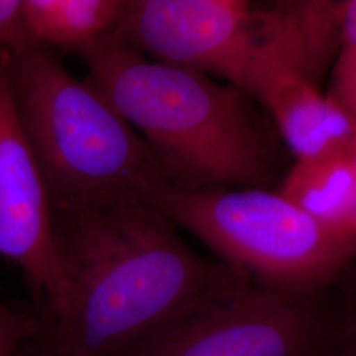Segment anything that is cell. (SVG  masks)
Listing matches in <instances>:
<instances>
[{"mask_svg": "<svg viewBox=\"0 0 356 356\" xmlns=\"http://www.w3.org/2000/svg\"><path fill=\"white\" fill-rule=\"evenodd\" d=\"M51 210L66 305L31 338L45 356H116L252 284L229 264L191 251L177 226L136 193Z\"/></svg>", "mask_w": 356, "mask_h": 356, "instance_id": "1", "label": "cell"}, {"mask_svg": "<svg viewBox=\"0 0 356 356\" xmlns=\"http://www.w3.org/2000/svg\"><path fill=\"white\" fill-rule=\"evenodd\" d=\"M74 51L86 79L140 135L169 184L201 191L269 181V144L248 94L156 63L111 35Z\"/></svg>", "mask_w": 356, "mask_h": 356, "instance_id": "2", "label": "cell"}, {"mask_svg": "<svg viewBox=\"0 0 356 356\" xmlns=\"http://www.w3.org/2000/svg\"><path fill=\"white\" fill-rule=\"evenodd\" d=\"M13 107L51 200L57 204L139 191L164 178L140 135L54 49L6 51Z\"/></svg>", "mask_w": 356, "mask_h": 356, "instance_id": "3", "label": "cell"}, {"mask_svg": "<svg viewBox=\"0 0 356 356\" xmlns=\"http://www.w3.org/2000/svg\"><path fill=\"white\" fill-rule=\"evenodd\" d=\"M139 195L256 285L318 293L355 257V236L322 226L264 188L184 191L160 178Z\"/></svg>", "mask_w": 356, "mask_h": 356, "instance_id": "4", "label": "cell"}, {"mask_svg": "<svg viewBox=\"0 0 356 356\" xmlns=\"http://www.w3.org/2000/svg\"><path fill=\"white\" fill-rule=\"evenodd\" d=\"M291 24L285 1L124 0L110 35L156 63L222 76L247 94L257 56Z\"/></svg>", "mask_w": 356, "mask_h": 356, "instance_id": "5", "label": "cell"}, {"mask_svg": "<svg viewBox=\"0 0 356 356\" xmlns=\"http://www.w3.org/2000/svg\"><path fill=\"white\" fill-rule=\"evenodd\" d=\"M116 356H332L330 306L318 293L251 284Z\"/></svg>", "mask_w": 356, "mask_h": 356, "instance_id": "6", "label": "cell"}, {"mask_svg": "<svg viewBox=\"0 0 356 356\" xmlns=\"http://www.w3.org/2000/svg\"><path fill=\"white\" fill-rule=\"evenodd\" d=\"M0 256L22 269L41 318L54 322L64 314L51 200L13 107L6 49H0Z\"/></svg>", "mask_w": 356, "mask_h": 356, "instance_id": "7", "label": "cell"}, {"mask_svg": "<svg viewBox=\"0 0 356 356\" xmlns=\"http://www.w3.org/2000/svg\"><path fill=\"white\" fill-rule=\"evenodd\" d=\"M247 94L273 116L297 160L356 151V124L323 95L296 53L273 47L259 54Z\"/></svg>", "mask_w": 356, "mask_h": 356, "instance_id": "8", "label": "cell"}, {"mask_svg": "<svg viewBox=\"0 0 356 356\" xmlns=\"http://www.w3.org/2000/svg\"><path fill=\"white\" fill-rule=\"evenodd\" d=\"M279 193L322 226L356 238V151L297 160Z\"/></svg>", "mask_w": 356, "mask_h": 356, "instance_id": "9", "label": "cell"}, {"mask_svg": "<svg viewBox=\"0 0 356 356\" xmlns=\"http://www.w3.org/2000/svg\"><path fill=\"white\" fill-rule=\"evenodd\" d=\"M124 0H22L26 32L33 45L76 49L110 35Z\"/></svg>", "mask_w": 356, "mask_h": 356, "instance_id": "10", "label": "cell"}, {"mask_svg": "<svg viewBox=\"0 0 356 356\" xmlns=\"http://www.w3.org/2000/svg\"><path fill=\"white\" fill-rule=\"evenodd\" d=\"M329 95L356 124V0L343 1L332 91Z\"/></svg>", "mask_w": 356, "mask_h": 356, "instance_id": "11", "label": "cell"}, {"mask_svg": "<svg viewBox=\"0 0 356 356\" xmlns=\"http://www.w3.org/2000/svg\"><path fill=\"white\" fill-rule=\"evenodd\" d=\"M346 292V291H344ZM332 326V356H356V285L335 304H329Z\"/></svg>", "mask_w": 356, "mask_h": 356, "instance_id": "12", "label": "cell"}, {"mask_svg": "<svg viewBox=\"0 0 356 356\" xmlns=\"http://www.w3.org/2000/svg\"><path fill=\"white\" fill-rule=\"evenodd\" d=\"M44 326L38 314L17 312L0 300V356H15L28 338Z\"/></svg>", "mask_w": 356, "mask_h": 356, "instance_id": "13", "label": "cell"}, {"mask_svg": "<svg viewBox=\"0 0 356 356\" xmlns=\"http://www.w3.org/2000/svg\"><path fill=\"white\" fill-rule=\"evenodd\" d=\"M33 45L26 32L22 0H0V49L19 51Z\"/></svg>", "mask_w": 356, "mask_h": 356, "instance_id": "14", "label": "cell"}, {"mask_svg": "<svg viewBox=\"0 0 356 356\" xmlns=\"http://www.w3.org/2000/svg\"><path fill=\"white\" fill-rule=\"evenodd\" d=\"M15 356H45L38 351V348L31 342V339H26L24 343L22 344V347L19 348L17 354Z\"/></svg>", "mask_w": 356, "mask_h": 356, "instance_id": "15", "label": "cell"}]
</instances>
